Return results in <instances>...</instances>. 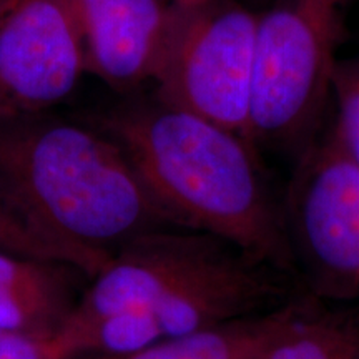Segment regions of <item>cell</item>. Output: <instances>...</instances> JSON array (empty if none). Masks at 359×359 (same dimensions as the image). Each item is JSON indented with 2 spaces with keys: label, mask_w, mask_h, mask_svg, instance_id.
<instances>
[{
  "label": "cell",
  "mask_w": 359,
  "mask_h": 359,
  "mask_svg": "<svg viewBox=\"0 0 359 359\" xmlns=\"http://www.w3.org/2000/svg\"><path fill=\"white\" fill-rule=\"evenodd\" d=\"M39 115L0 120V193L39 231L110 258L175 226L110 135Z\"/></svg>",
  "instance_id": "2"
},
{
  "label": "cell",
  "mask_w": 359,
  "mask_h": 359,
  "mask_svg": "<svg viewBox=\"0 0 359 359\" xmlns=\"http://www.w3.org/2000/svg\"><path fill=\"white\" fill-rule=\"evenodd\" d=\"M77 273L82 271L72 264L0 248V327L53 331L65 326L80 299Z\"/></svg>",
  "instance_id": "9"
},
{
  "label": "cell",
  "mask_w": 359,
  "mask_h": 359,
  "mask_svg": "<svg viewBox=\"0 0 359 359\" xmlns=\"http://www.w3.org/2000/svg\"><path fill=\"white\" fill-rule=\"evenodd\" d=\"M262 359H359V304L303 294Z\"/></svg>",
  "instance_id": "11"
},
{
  "label": "cell",
  "mask_w": 359,
  "mask_h": 359,
  "mask_svg": "<svg viewBox=\"0 0 359 359\" xmlns=\"http://www.w3.org/2000/svg\"><path fill=\"white\" fill-rule=\"evenodd\" d=\"M248 257L228 241L187 228L142 233L114 251L109 263L92 278L74 316L90 321L158 306Z\"/></svg>",
  "instance_id": "6"
},
{
  "label": "cell",
  "mask_w": 359,
  "mask_h": 359,
  "mask_svg": "<svg viewBox=\"0 0 359 359\" xmlns=\"http://www.w3.org/2000/svg\"><path fill=\"white\" fill-rule=\"evenodd\" d=\"M348 0H281L258 17L250 138L280 150L309 145L333 92Z\"/></svg>",
  "instance_id": "3"
},
{
  "label": "cell",
  "mask_w": 359,
  "mask_h": 359,
  "mask_svg": "<svg viewBox=\"0 0 359 359\" xmlns=\"http://www.w3.org/2000/svg\"><path fill=\"white\" fill-rule=\"evenodd\" d=\"M175 226L208 233L296 276L281 203L243 137L191 111L133 103L103 120Z\"/></svg>",
  "instance_id": "1"
},
{
  "label": "cell",
  "mask_w": 359,
  "mask_h": 359,
  "mask_svg": "<svg viewBox=\"0 0 359 359\" xmlns=\"http://www.w3.org/2000/svg\"><path fill=\"white\" fill-rule=\"evenodd\" d=\"M281 210L309 294L359 304V167L334 127L299 155Z\"/></svg>",
  "instance_id": "5"
},
{
  "label": "cell",
  "mask_w": 359,
  "mask_h": 359,
  "mask_svg": "<svg viewBox=\"0 0 359 359\" xmlns=\"http://www.w3.org/2000/svg\"><path fill=\"white\" fill-rule=\"evenodd\" d=\"M333 93L338 107L334 128L359 167V60L336 65Z\"/></svg>",
  "instance_id": "14"
},
{
  "label": "cell",
  "mask_w": 359,
  "mask_h": 359,
  "mask_svg": "<svg viewBox=\"0 0 359 359\" xmlns=\"http://www.w3.org/2000/svg\"><path fill=\"white\" fill-rule=\"evenodd\" d=\"M258 17L236 0H175L167 7L154 82L156 98L250 143Z\"/></svg>",
  "instance_id": "4"
},
{
  "label": "cell",
  "mask_w": 359,
  "mask_h": 359,
  "mask_svg": "<svg viewBox=\"0 0 359 359\" xmlns=\"http://www.w3.org/2000/svg\"><path fill=\"white\" fill-rule=\"evenodd\" d=\"M6 2H7V0H0V8L6 6Z\"/></svg>",
  "instance_id": "15"
},
{
  "label": "cell",
  "mask_w": 359,
  "mask_h": 359,
  "mask_svg": "<svg viewBox=\"0 0 359 359\" xmlns=\"http://www.w3.org/2000/svg\"><path fill=\"white\" fill-rule=\"evenodd\" d=\"M0 248L72 264L88 278L95 276L110 259L83 253L39 231L4 198L2 193H0Z\"/></svg>",
  "instance_id": "12"
},
{
  "label": "cell",
  "mask_w": 359,
  "mask_h": 359,
  "mask_svg": "<svg viewBox=\"0 0 359 359\" xmlns=\"http://www.w3.org/2000/svg\"><path fill=\"white\" fill-rule=\"evenodd\" d=\"M85 69L116 90L154 79L167 7L160 0H74Z\"/></svg>",
  "instance_id": "8"
},
{
  "label": "cell",
  "mask_w": 359,
  "mask_h": 359,
  "mask_svg": "<svg viewBox=\"0 0 359 359\" xmlns=\"http://www.w3.org/2000/svg\"><path fill=\"white\" fill-rule=\"evenodd\" d=\"M87 343L74 320L53 331H11L0 327V359H77Z\"/></svg>",
  "instance_id": "13"
},
{
  "label": "cell",
  "mask_w": 359,
  "mask_h": 359,
  "mask_svg": "<svg viewBox=\"0 0 359 359\" xmlns=\"http://www.w3.org/2000/svg\"><path fill=\"white\" fill-rule=\"evenodd\" d=\"M83 72L74 0H7L0 8V120L65 100Z\"/></svg>",
  "instance_id": "7"
},
{
  "label": "cell",
  "mask_w": 359,
  "mask_h": 359,
  "mask_svg": "<svg viewBox=\"0 0 359 359\" xmlns=\"http://www.w3.org/2000/svg\"><path fill=\"white\" fill-rule=\"evenodd\" d=\"M299 299L302 296H293L269 311L163 339L140 351L83 354L77 359H262L278 331L293 316Z\"/></svg>",
  "instance_id": "10"
}]
</instances>
